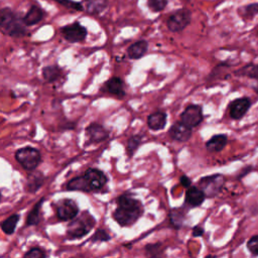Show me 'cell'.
I'll return each mask as SVG.
<instances>
[{
    "instance_id": "34",
    "label": "cell",
    "mask_w": 258,
    "mask_h": 258,
    "mask_svg": "<svg viewBox=\"0 0 258 258\" xmlns=\"http://www.w3.org/2000/svg\"><path fill=\"white\" fill-rule=\"evenodd\" d=\"M256 14H258V3L250 4L247 7H245V16H246V18H252Z\"/></svg>"
},
{
    "instance_id": "27",
    "label": "cell",
    "mask_w": 258,
    "mask_h": 258,
    "mask_svg": "<svg viewBox=\"0 0 258 258\" xmlns=\"http://www.w3.org/2000/svg\"><path fill=\"white\" fill-rule=\"evenodd\" d=\"M142 142V136L141 135H132L128 141H127V145H126V151L129 157H132L136 150L139 148V146L141 145Z\"/></svg>"
},
{
    "instance_id": "8",
    "label": "cell",
    "mask_w": 258,
    "mask_h": 258,
    "mask_svg": "<svg viewBox=\"0 0 258 258\" xmlns=\"http://www.w3.org/2000/svg\"><path fill=\"white\" fill-rule=\"evenodd\" d=\"M79 207L74 200L64 199L56 204L55 214L60 221H71L79 215Z\"/></svg>"
},
{
    "instance_id": "11",
    "label": "cell",
    "mask_w": 258,
    "mask_h": 258,
    "mask_svg": "<svg viewBox=\"0 0 258 258\" xmlns=\"http://www.w3.org/2000/svg\"><path fill=\"white\" fill-rule=\"evenodd\" d=\"M251 100L248 97L235 99L229 104V115L233 120L242 119L251 107Z\"/></svg>"
},
{
    "instance_id": "22",
    "label": "cell",
    "mask_w": 258,
    "mask_h": 258,
    "mask_svg": "<svg viewBox=\"0 0 258 258\" xmlns=\"http://www.w3.org/2000/svg\"><path fill=\"white\" fill-rule=\"evenodd\" d=\"M185 213H186V211H183V209H181V208L171 209V211L169 213V221L173 228L179 229L182 227L183 221L185 219Z\"/></svg>"
},
{
    "instance_id": "31",
    "label": "cell",
    "mask_w": 258,
    "mask_h": 258,
    "mask_svg": "<svg viewBox=\"0 0 258 258\" xmlns=\"http://www.w3.org/2000/svg\"><path fill=\"white\" fill-rule=\"evenodd\" d=\"M247 249L252 255L258 256V235H254L248 240Z\"/></svg>"
},
{
    "instance_id": "26",
    "label": "cell",
    "mask_w": 258,
    "mask_h": 258,
    "mask_svg": "<svg viewBox=\"0 0 258 258\" xmlns=\"http://www.w3.org/2000/svg\"><path fill=\"white\" fill-rule=\"evenodd\" d=\"M60 75H61V70L56 64L47 66L42 69V76L44 80L49 83L56 81L60 77Z\"/></svg>"
},
{
    "instance_id": "4",
    "label": "cell",
    "mask_w": 258,
    "mask_h": 258,
    "mask_svg": "<svg viewBox=\"0 0 258 258\" xmlns=\"http://www.w3.org/2000/svg\"><path fill=\"white\" fill-rule=\"evenodd\" d=\"M96 220L89 212H84L80 217L71 220L67 228V236L70 239H80L85 237L94 228Z\"/></svg>"
},
{
    "instance_id": "33",
    "label": "cell",
    "mask_w": 258,
    "mask_h": 258,
    "mask_svg": "<svg viewBox=\"0 0 258 258\" xmlns=\"http://www.w3.org/2000/svg\"><path fill=\"white\" fill-rule=\"evenodd\" d=\"M167 4V0H148V6L152 11L158 12L164 9Z\"/></svg>"
},
{
    "instance_id": "18",
    "label": "cell",
    "mask_w": 258,
    "mask_h": 258,
    "mask_svg": "<svg viewBox=\"0 0 258 258\" xmlns=\"http://www.w3.org/2000/svg\"><path fill=\"white\" fill-rule=\"evenodd\" d=\"M235 75L238 77H244L251 80H255L253 90L258 94V63L246 64L239 69L237 72H235Z\"/></svg>"
},
{
    "instance_id": "15",
    "label": "cell",
    "mask_w": 258,
    "mask_h": 258,
    "mask_svg": "<svg viewBox=\"0 0 258 258\" xmlns=\"http://www.w3.org/2000/svg\"><path fill=\"white\" fill-rule=\"evenodd\" d=\"M206 199L205 194L199 186H189L185 191L184 202L187 206L195 208L201 206Z\"/></svg>"
},
{
    "instance_id": "24",
    "label": "cell",
    "mask_w": 258,
    "mask_h": 258,
    "mask_svg": "<svg viewBox=\"0 0 258 258\" xmlns=\"http://www.w3.org/2000/svg\"><path fill=\"white\" fill-rule=\"evenodd\" d=\"M44 198H41L31 209V211L29 212L27 219H26V226H35L38 225L40 217H39V213H40V209L41 206L43 204Z\"/></svg>"
},
{
    "instance_id": "6",
    "label": "cell",
    "mask_w": 258,
    "mask_h": 258,
    "mask_svg": "<svg viewBox=\"0 0 258 258\" xmlns=\"http://www.w3.org/2000/svg\"><path fill=\"white\" fill-rule=\"evenodd\" d=\"M224 183L225 176L217 173L202 177L198 182V186L203 190L206 198H214L221 192Z\"/></svg>"
},
{
    "instance_id": "36",
    "label": "cell",
    "mask_w": 258,
    "mask_h": 258,
    "mask_svg": "<svg viewBox=\"0 0 258 258\" xmlns=\"http://www.w3.org/2000/svg\"><path fill=\"white\" fill-rule=\"evenodd\" d=\"M179 180H180L181 185H183L184 187H189L191 185V180L186 175H181Z\"/></svg>"
},
{
    "instance_id": "9",
    "label": "cell",
    "mask_w": 258,
    "mask_h": 258,
    "mask_svg": "<svg viewBox=\"0 0 258 258\" xmlns=\"http://www.w3.org/2000/svg\"><path fill=\"white\" fill-rule=\"evenodd\" d=\"M60 32L66 40L69 42H81L87 37V28L81 25L79 22H74L72 24L62 26Z\"/></svg>"
},
{
    "instance_id": "13",
    "label": "cell",
    "mask_w": 258,
    "mask_h": 258,
    "mask_svg": "<svg viewBox=\"0 0 258 258\" xmlns=\"http://www.w3.org/2000/svg\"><path fill=\"white\" fill-rule=\"evenodd\" d=\"M86 135L89 138L90 143H99L106 140L110 132L99 123H91L86 128Z\"/></svg>"
},
{
    "instance_id": "28",
    "label": "cell",
    "mask_w": 258,
    "mask_h": 258,
    "mask_svg": "<svg viewBox=\"0 0 258 258\" xmlns=\"http://www.w3.org/2000/svg\"><path fill=\"white\" fill-rule=\"evenodd\" d=\"M145 251H146V254L149 256H159L162 254L163 249L160 243H154V244L146 245Z\"/></svg>"
},
{
    "instance_id": "10",
    "label": "cell",
    "mask_w": 258,
    "mask_h": 258,
    "mask_svg": "<svg viewBox=\"0 0 258 258\" xmlns=\"http://www.w3.org/2000/svg\"><path fill=\"white\" fill-rule=\"evenodd\" d=\"M180 118H181V121L188 127L190 128L197 127L202 123L204 119L202 106L196 105V104L188 105L181 113Z\"/></svg>"
},
{
    "instance_id": "29",
    "label": "cell",
    "mask_w": 258,
    "mask_h": 258,
    "mask_svg": "<svg viewBox=\"0 0 258 258\" xmlns=\"http://www.w3.org/2000/svg\"><path fill=\"white\" fill-rule=\"evenodd\" d=\"M111 239V236L108 234V232L104 229H98L95 234L92 236L91 241L92 242H106Z\"/></svg>"
},
{
    "instance_id": "17",
    "label": "cell",
    "mask_w": 258,
    "mask_h": 258,
    "mask_svg": "<svg viewBox=\"0 0 258 258\" xmlns=\"http://www.w3.org/2000/svg\"><path fill=\"white\" fill-rule=\"evenodd\" d=\"M167 115L163 111H155L147 117V126L152 131H160L166 125Z\"/></svg>"
},
{
    "instance_id": "5",
    "label": "cell",
    "mask_w": 258,
    "mask_h": 258,
    "mask_svg": "<svg viewBox=\"0 0 258 258\" xmlns=\"http://www.w3.org/2000/svg\"><path fill=\"white\" fill-rule=\"evenodd\" d=\"M15 159L26 170H34L41 162L40 151L34 147L26 146L15 152Z\"/></svg>"
},
{
    "instance_id": "1",
    "label": "cell",
    "mask_w": 258,
    "mask_h": 258,
    "mask_svg": "<svg viewBox=\"0 0 258 258\" xmlns=\"http://www.w3.org/2000/svg\"><path fill=\"white\" fill-rule=\"evenodd\" d=\"M116 203L117 208L113 212V219L121 227H131L143 215V205L130 194L119 196Z\"/></svg>"
},
{
    "instance_id": "20",
    "label": "cell",
    "mask_w": 258,
    "mask_h": 258,
    "mask_svg": "<svg viewBox=\"0 0 258 258\" xmlns=\"http://www.w3.org/2000/svg\"><path fill=\"white\" fill-rule=\"evenodd\" d=\"M147 49L148 42L146 40H138L128 47L127 54L131 59H139L147 52Z\"/></svg>"
},
{
    "instance_id": "19",
    "label": "cell",
    "mask_w": 258,
    "mask_h": 258,
    "mask_svg": "<svg viewBox=\"0 0 258 258\" xmlns=\"http://www.w3.org/2000/svg\"><path fill=\"white\" fill-rule=\"evenodd\" d=\"M228 143V137L226 134H216L206 142V149L209 152H220Z\"/></svg>"
},
{
    "instance_id": "2",
    "label": "cell",
    "mask_w": 258,
    "mask_h": 258,
    "mask_svg": "<svg viewBox=\"0 0 258 258\" xmlns=\"http://www.w3.org/2000/svg\"><path fill=\"white\" fill-rule=\"evenodd\" d=\"M107 181L108 178L102 170L98 168H88L83 175L70 179L66 184V189L85 192L100 191L106 185Z\"/></svg>"
},
{
    "instance_id": "21",
    "label": "cell",
    "mask_w": 258,
    "mask_h": 258,
    "mask_svg": "<svg viewBox=\"0 0 258 258\" xmlns=\"http://www.w3.org/2000/svg\"><path fill=\"white\" fill-rule=\"evenodd\" d=\"M43 181L44 175L42 172L32 170V173H30L27 178V190L29 192H35L42 185Z\"/></svg>"
},
{
    "instance_id": "25",
    "label": "cell",
    "mask_w": 258,
    "mask_h": 258,
    "mask_svg": "<svg viewBox=\"0 0 258 258\" xmlns=\"http://www.w3.org/2000/svg\"><path fill=\"white\" fill-rule=\"evenodd\" d=\"M19 219H20V216L18 214H13L10 217H8L6 220L1 222L0 224L2 231L7 235L13 234L16 229V225L19 222Z\"/></svg>"
},
{
    "instance_id": "32",
    "label": "cell",
    "mask_w": 258,
    "mask_h": 258,
    "mask_svg": "<svg viewBox=\"0 0 258 258\" xmlns=\"http://www.w3.org/2000/svg\"><path fill=\"white\" fill-rule=\"evenodd\" d=\"M46 256V253L43 249L38 247L30 248L25 254L24 257H31V258H44Z\"/></svg>"
},
{
    "instance_id": "35",
    "label": "cell",
    "mask_w": 258,
    "mask_h": 258,
    "mask_svg": "<svg viewBox=\"0 0 258 258\" xmlns=\"http://www.w3.org/2000/svg\"><path fill=\"white\" fill-rule=\"evenodd\" d=\"M204 233H205V230L201 226H196L192 228V236L194 237H201L204 235Z\"/></svg>"
},
{
    "instance_id": "12",
    "label": "cell",
    "mask_w": 258,
    "mask_h": 258,
    "mask_svg": "<svg viewBox=\"0 0 258 258\" xmlns=\"http://www.w3.org/2000/svg\"><path fill=\"white\" fill-rule=\"evenodd\" d=\"M168 134L171 139L177 142H186L191 137L192 130L182 121H177L170 126Z\"/></svg>"
},
{
    "instance_id": "23",
    "label": "cell",
    "mask_w": 258,
    "mask_h": 258,
    "mask_svg": "<svg viewBox=\"0 0 258 258\" xmlns=\"http://www.w3.org/2000/svg\"><path fill=\"white\" fill-rule=\"evenodd\" d=\"M86 11L89 14H99L108 5V0H85Z\"/></svg>"
},
{
    "instance_id": "16",
    "label": "cell",
    "mask_w": 258,
    "mask_h": 258,
    "mask_svg": "<svg viewBox=\"0 0 258 258\" xmlns=\"http://www.w3.org/2000/svg\"><path fill=\"white\" fill-rule=\"evenodd\" d=\"M44 15H45L44 10L41 7L33 4L30 6L27 13L22 17V21L25 26L35 25L43 19Z\"/></svg>"
},
{
    "instance_id": "38",
    "label": "cell",
    "mask_w": 258,
    "mask_h": 258,
    "mask_svg": "<svg viewBox=\"0 0 258 258\" xmlns=\"http://www.w3.org/2000/svg\"><path fill=\"white\" fill-rule=\"evenodd\" d=\"M0 201H1V194H0Z\"/></svg>"
},
{
    "instance_id": "7",
    "label": "cell",
    "mask_w": 258,
    "mask_h": 258,
    "mask_svg": "<svg viewBox=\"0 0 258 258\" xmlns=\"http://www.w3.org/2000/svg\"><path fill=\"white\" fill-rule=\"evenodd\" d=\"M190 22V11L187 9H179L172 13L167 21L166 25L172 32H178L183 30Z\"/></svg>"
},
{
    "instance_id": "30",
    "label": "cell",
    "mask_w": 258,
    "mask_h": 258,
    "mask_svg": "<svg viewBox=\"0 0 258 258\" xmlns=\"http://www.w3.org/2000/svg\"><path fill=\"white\" fill-rule=\"evenodd\" d=\"M52 1L57 2L58 4L67 7V8L76 10V11L84 10V8H83V6H82V4L80 2H76V1H73V0H52Z\"/></svg>"
},
{
    "instance_id": "14",
    "label": "cell",
    "mask_w": 258,
    "mask_h": 258,
    "mask_svg": "<svg viewBox=\"0 0 258 258\" xmlns=\"http://www.w3.org/2000/svg\"><path fill=\"white\" fill-rule=\"evenodd\" d=\"M102 91L117 98H123L126 95L125 84L119 77L110 78L102 87Z\"/></svg>"
},
{
    "instance_id": "37",
    "label": "cell",
    "mask_w": 258,
    "mask_h": 258,
    "mask_svg": "<svg viewBox=\"0 0 258 258\" xmlns=\"http://www.w3.org/2000/svg\"><path fill=\"white\" fill-rule=\"evenodd\" d=\"M250 171H252V166H248V167H246V168H243V169H242V172L237 176V178H238V179L243 178V177L245 176V174L249 173Z\"/></svg>"
},
{
    "instance_id": "3",
    "label": "cell",
    "mask_w": 258,
    "mask_h": 258,
    "mask_svg": "<svg viewBox=\"0 0 258 258\" xmlns=\"http://www.w3.org/2000/svg\"><path fill=\"white\" fill-rule=\"evenodd\" d=\"M0 29L12 37H21L26 34L22 18L8 7L0 8Z\"/></svg>"
}]
</instances>
